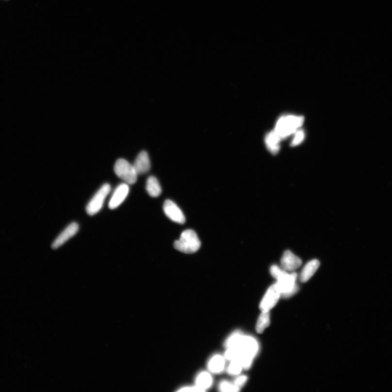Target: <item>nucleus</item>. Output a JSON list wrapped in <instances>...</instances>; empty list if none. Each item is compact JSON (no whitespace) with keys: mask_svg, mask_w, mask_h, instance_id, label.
I'll return each mask as SVG.
<instances>
[{"mask_svg":"<svg viewBox=\"0 0 392 392\" xmlns=\"http://www.w3.org/2000/svg\"><path fill=\"white\" fill-rule=\"evenodd\" d=\"M225 345L228 348L225 354L226 359H239L245 369L251 366L258 349V343L254 338L235 332L226 341Z\"/></svg>","mask_w":392,"mask_h":392,"instance_id":"f257e3e1","label":"nucleus"},{"mask_svg":"<svg viewBox=\"0 0 392 392\" xmlns=\"http://www.w3.org/2000/svg\"><path fill=\"white\" fill-rule=\"evenodd\" d=\"M304 122V118L296 115H285L278 120L274 131L281 140L295 133Z\"/></svg>","mask_w":392,"mask_h":392,"instance_id":"f03ea898","label":"nucleus"},{"mask_svg":"<svg viewBox=\"0 0 392 392\" xmlns=\"http://www.w3.org/2000/svg\"><path fill=\"white\" fill-rule=\"evenodd\" d=\"M201 243L197 234L193 230L188 229L182 232L179 240L174 243V247L181 252L191 254L197 252Z\"/></svg>","mask_w":392,"mask_h":392,"instance_id":"7ed1b4c3","label":"nucleus"},{"mask_svg":"<svg viewBox=\"0 0 392 392\" xmlns=\"http://www.w3.org/2000/svg\"><path fill=\"white\" fill-rule=\"evenodd\" d=\"M114 171L116 175L128 184H135L137 173L134 167L127 160L120 159L115 163Z\"/></svg>","mask_w":392,"mask_h":392,"instance_id":"20e7f679","label":"nucleus"},{"mask_svg":"<svg viewBox=\"0 0 392 392\" xmlns=\"http://www.w3.org/2000/svg\"><path fill=\"white\" fill-rule=\"evenodd\" d=\"M296 278V273L289 274L286 271L278 279L276 284L281 295L284 297L291 296L296 293L298 289L295 282Z\"/></svg>","mask_w":392,"mask_h":392,"instance_id":"39448f33","label":"nucleus"},{"mask_svg":"<svg viewBox=\"0 0 392 392\" xmlns=\"http://www.w3.org/2000/svg\"><path fill=\"white\" fill-rule=\"evenodd\" d=\"M110 191L111 186L109 184H105L101 186L87 206L86 212L88 215H94L100 211L104 200Z\"/></svg>","mask_w":392,"mask_h":392,"instance_id":"423d86ee","label":"nucleus"},{"mask_svg":"<svg viewBox=\"0 0 392 392\" xmlns=\"http://www.w3.org/2000/svg\"><path fill=\"white\" fill-rule=\"evenodd\" d=\"M281 295L277 284H274L269 288L260 304L261 311H269L277 304Z\"/></svg>","mask_w":392,"mask_h":392,"instance_id":"0eeeda50","label":"nucleus"},{"mask_svg":"<svg viewBox=\"0 0 392 392\" xmlns=\"http://www.w3.org/2000/svg\"><path fill=\"white\" fill-rule=\"evenodd\" d=\"M163 209L166 215L172 221L180 224H184L185 217L184 213L175 202L166 200L163 204Z\"/></svg>","mask_w":392,"mask_h":392,"instance_id":"6e6552de","label":"nucleus"},{"mask_svg":"<svg viewBox=\"0 0 392 392\" xmlns=\"http://www.w3.org/2000/svg\"><path fill=\"white\" fill-rule=\"evenodd\" d=\"M79 225L77 223L73 222L58 236L52 244L53 249H57L62 246L66 241L78 233Z\"/></svg>","mask_w":392,"mask_h":392,"instance_id":"1a4fd4ad","label":"nucleus"},{"mask_svg":"<svg viewBox=\"0 0 392 392\" xmlns=\"http://www.w3.org/2000/svg\"><path fill=\"white\" fill-rule=\"evenodd\" d=\"M129 188L127 184L119 185L110 199L109 207L110 209H114L121 205L126 198L129 193Z\"/></svg>","mask_w":392,"mask_h":392,"instance_id":"9d476101","label":"nucleus"},{"mask_svg":"<svg viewBox=\"0 0 392 392\" xmlns=\"http://www.w3.org/2000/svg\"><path fill=\"white\" fill-rule=\"evenodd\" d=\"M301 264V259L294 255L292 252L286 251L284 253L281 259L282 269L286 271H293L299 268Z\"/></svg>","mask_w":392,"mask_h":392,"instance_id":"9b49d317","label":"nucleus"},{"mask_svg":"<svg viewBox=\"0 0 392 392\" xmlns=\"http://www.w3.org/2000/svg\"><path fill=\"white\" fill-rule=\"evenodd\" d=\"M137 175L148 172L150 168V162L148 154L146 151H142L138 155L134 163L133 164Z\"/></svg>","mask_w":392,"mask_h":392,"instance_id":"f8f14e48","label":"nucleus"},{"mask_svg":"<svg viewBox=\"0 0 392 392\" xmlns=\"http://www.w3.org/2000/svg\"><path fill=\"white\" fill-rule=\"evenodd\" d=\"M319 266L320 262L317 260L309 261L302 269L300 277V281L303 283L308 281L317 271Z\"/></svg>","mask_w":392,"mask_h":392,"instance_id":"ddd939ff","label":"nucleus"},{"mask_svg":"<svg viewBox=\"0 0 392 392\" xmlns=\"http://www.w3.org/2000/svg\"><path fill=\"white\" fill-rule=\"evenodd\" d=\"M281 139L278 136L277 133L273 131L270 132L265 137V143L267 148L270 152L274 155L278 153L280 149V141Z\"/></svg>","mask_w":392,"mask_h":392,"instance_id":"4468645a","label":"nucleus"},{"mask_svg":"<svg viewBox=\"0 0 392 392\" xmlns=\"http://www.w3.org/2000/svg\"><path fill=\"white\" fill-rule=\"evenodd\" d=\"M147 193L152 197H157L162 194V188L159 182L155 177L150 176L146 182Z\"/></svg>","mask_w":392,"mask_h":392,"instance_id":"2eb2a0df","label":"nucleus"},{"mask_svg":"<svg viewBox=\"0 0 392 392\" xmlns=\"http://www.w3.org/2000/svg\"><path fill=\"white\" fill-rule=\"evenodd\" d=\"M212 384V378L207 372L200 373L196 379V386L203 392L210 387Z\"/></svg>","mask_w":392,"mask_h":392,"instance_id":"dca6fc26","label":"nucleus"},{"mask_svg":"<svg viewBox=\"0 0 392 392\" xmlns=\"http://www.w3.org/2000/svg\"><path fill=\"white\" fill-rule=\"evenodd\" d=\"M225 360L220 355H216L209 362L208 368L213 373H220L224 369Z\"/></svg>","mask_w":392,"mask_h":392,"instance_id":"f3484780","label":"nucleus"},{"mask_svg":"<svg viewBox=\"0 0 392 392\" xmlns=\"http://www.w3.org/2000/svg\"><path fill=\"white\" fill-rule=\"evenodd\" d=\"M270 324L269 311H262L258 320L256 331L258 333H262L265 329L268 327Z\"/></svg>","mask_w":392,"mask_h":392,"instance_id":"a211bd4d","label":"nucleus"},{"mask_svg":"<svg viewBox=\"0 0 392 392\" xmlns=\"http://www.w3.org/2000/svg\"><path fill=\"white\" fill-rule=\"evenodd\" d=\"M243 368V366L241 361L239 359H235L231 360L228 371L229 374H232V375H237V374L241 372Z\"/></svg>","mask_w":392,"mask_h":392,"instance_id":"6ab92c4d","label":"nucleus"},{"mask_svg":"<svg viewBox=\"0 0 392 392\" xmlns=\"http://www.w3.org/2000/svg\"><path fill=\"white\" fill-rule=\"evenodd\" d=\"M219 389L222 392H237L239 390V387L226 381L221 383Z\"/></svg>","mask_w":392,"mask_h":392,"instance_id":"aec40b11","label":"nucleus"},{"mask_svg":"<svg viewBox=\"0 0 392 392\" xmlns=\"http://www.w3.org/2000/svg\"><path fill=\"white\" fill-rule=\"evenodd\" d=\"M305 139V132L302 130L297 131L292 142L291 146L295 147L302 143Z\"/></svg>","mask_w":392,"mask_h":392,"instance_id":"412c9836","label":"nucleus"},{"mask_svg":"<svg viewBox=\"0 0 392 392\" xmlns=\"http://www.w3.org/2000/svg\"><path fill=\"white\" fill-rule=\"evenodd\" d=\"M286 271L282 269H280L277 265H273L270 268V273L276 279H278Z\"/></svg>","mask_w":392,"mask_h":392,"instance_id":"4be33fe9","label":"nucleus"},{"mask_svg":"<svg viewBox=\"0 0 392 392\" xmlns=\"http://www.w3.org/2000/svg\"><path fill=\"white\" fill-rule=\"evenodd\" d=\"M247 380V377L245 376H242L237 378V380L235 381L234 384L240 387V386H243L245 382Z\"/></svg>","mask_w":392,"mask_h":392,"instance_id":"5701e85b","label":"nucleus"},{"mask_svg":"<svg viewBox=\"0 0 392 392\" xmlns=\"http://www.w3.org/2000/svg\"><path fill=\"white\" fill-rule=\"evenodd\" d=\"M179 391L180 392H203L201 390H200L198 387L197 386L196 387H185L184 389H182L180 390Z\"/></svg>","mask_w":392,"mask_h":392,"instance_id":"b1692460","label":"nucleus"}]
</instances>
